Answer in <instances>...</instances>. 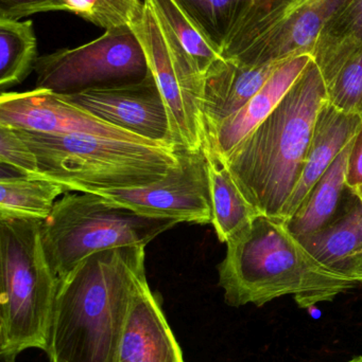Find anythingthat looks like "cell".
Wrapping results in <instances>:
<instances>
[{"label":"cell","mask_w":362,"mask_h":362,"mask_svg":"<svg viewBox=\"0 0 362 362\" xmlns=\"http://www.w3.org/2000/svg\"><path fill=\"white\" fill-rule=\"evenodd\" d=\"M62 97L114 127L174 150L167 107L151 71L138 82Z\"/></svg>","instance_id":"cell-11"},{"label":"cell","mask_w":362,"mask_h":362,"mask_svg":"<svg viewBox=\"0 0 362 362\" xmlns=\"http://www.w3.org/2000/svg\"><path fill=\"white\" fill-rule=\"evenodd\" d=\"M132 29L146 53L149 69L167 107L174 151L202 150L205 144L201 106L203 76L191 62L171 50L146 2L142 17Z\"/></svg>","instance_id":"cell-9"},{"label":"cell","mask_w":362,"mask_h":362,"mask_svg":"<svg viewBox=\"0 0 362 362\" xmlns=\"http://www.w3.org/2000/svg\"><path fill=\"white\" fill-rule=\"evenodd\" d=\"M0 125L45 135L95 136L159 146L114 127L62 95L42 88L1 93Z\"/></svg>","instance_id":"cell-12"},{"label":"cell","mask_w":362,"mask_h":362,"mask_svg":"<svg viewBox=\"0 0 362 362\" xmlns=\"http://www.w3.org/2000/svg\"><path fill=\"white\" fill-rule=\"evenodd\" d=\"M179 165L165 177L131 189L99 192L108 204L149 218L198 225L212 223L208 161L202 150L176 151Z\"/></svg>","instance_id":"cell-10"},{"label":"cell","mask_w":362,"mask_h":362,"mask_svg":"<svg viewBox=\"0 0 362 362\" xmlns=\"http://www.w3.org/2000/svg\"><path fill=\"white\" fill-rule=\"evenodd\" d=\"M362 49V0H348L321 32L312 59L329 86Z\"/></svg>","instance_id":"cell-18"},{"label":"cell","mask_w":362,"mask_h":362,"mask_svg":"<svg viewBox=\"0 0 362 362\" xmlns=\"http://www.w3.org/2000/svg\"><path fill=\"white\" fill-rule=\"evenodd\" d=\"M35 88L69 95L138 82L148 76V59L132 27L106 30L82 46L38 57Z\"/></svg>","instance_id":"cell-8"},{"label":"cell","mask_w":362,"mask_h":362,"mask_svg":"<svg viewBox=\"0 0 362 362\" xmlns=\"http://www.w3.org/2000/svg\"><path fill=\"white\" fill-rule=\"evenodd\" d=\"M1 362H16V359H10V361H1Z\"/></svg>","instance_id":"cell-32"},{"label":"cell","mask_w":362,"mask_h":362,"mask_svg":"<svg viewBox=\"0 0 362 362\" xmlns=\"http://www.w3.org/2000/svg\"><path fill=\"white\" fill-rule=\"evenodd\" d=\"M329 103L362 120V49L327 86Z\"/></svg>","instance_id":"cell-26"},{"label":"cell","mask_w":362,"mask_h":362,"mask_svg":"<svg viewBox=\"0 0 362 362\" xmlns=\"http://www.w3.org/2000/svg\"><path fill=\"white\" fill-rule=\"evenodd\" d=\"M348 0H253L230 34L221 57L259 66L312 57L327 21Z\"/></svg>","instance_id":"cell-7"},{"label":"cell","mask_w":362,"mask_h":362,"mask_svg":"<svg viewBox=\"0 0 362 362\" xmlns=\"http://www.w3.org/2000/svg\"><path fill=\"white\" fill-rule=\"evenodd\" d=\"M42 221L0 219V358L46 351L59 280L40 235Z\"/></svg>","instance_id":"cell-5"},{"label":"cell","mask_w":362,"mask_h":362,"mask_svg":"<svg viewBox=\"0 0 362 362\" xmlns=\"http://www.w3.org/2000/svg\"><path fill=\"white\" fill-rule=\"evenodd\" d=\"M114 362H184L159 300L147 281L136 291Z\"/></svg>","instance_id":"cell-13"},{"label":"cell","mask_w":362,"mask_h":362,"mask_svg":"<svg viewBox=\"0 0 362 362\" xmlns=\"http://www.w3.org/2000/svg\"><path fill=\"white\" fill-rule=\"evenodd\" d=\"M66 0H0V18L19 21L38 13L67 11Z\"/></svg>","instance_id":"cell-28"},{"label":"cell","mask_w":362,"mask_h":362,"mask_svg":"<svg viewBox=\"0 0 362 362\" xmlns=\"http://www.w3.org/2000/svg\"><path fill=\"white\" fill-rule=\"evenodd\" d=\"M221 55L225 42L253 0H172Z\"/></svg>","instance_id":"cell-24"},{"label":"cell","mask_w":362,"mask_h":362,"mask_svg":"<svg viewBox=\"0 0 362 362\" xmlns=\"http://www.w3.org/2000/svg\"><path fill=\"white\" fill-rule=\"evenodd\" d=\"M361 124V117L342 112L329 101L321 108L301 178L283 210V223H287L297 212L338 155L354 139Z\"/></svg>","instance_id":"cell-16"},{"label":"cell","mask_w":362,"mask_h":362,"mask_svg":"<svg viewBox=\"0 0 362 362\" xmlns=\"http://www.w3.org/2000/svg\"><path fill=\"white\" fill-rule=\"evenodd\" d=\"M38 40L33 21L0 18V88L23 83L35 68Z\"/></svg>","instance_id":"cell-23"},{"label":"cell","mask_w":362,"mask_h":362,"mask_svg":"<svg viewBox=\"0 0 362 362\" xmlns=\"http://www.w3.org/2000/svg\"><path fill=\"white\" fill-rule=\"evenodd\" d=\"M329 90L314 59L276 110L222 160L259 215L282 221Z\"/></svg>","instance_id":"cell-2"},{"label":"cell","mask_w":362,"mask_h":362,"mask_svg":"<svg viewBox=\"0 0 362 362\" xmlns=\"http://www.w3.org/2000/svg\"><path fill=\"white\" fill-rule=\"evenodd\" d=\"M67 12L84 21L112 30L132 27L142 17L144 4L140 0H66Z\"/></svg>","instance_id":"cell-25"},{"label":"cell","mask_w":362,"mask_h":362,"mask_svg":"<svg viewBox=\"0 0 362 362\" xmlns=\"http://www.w3.org/2000/svg\"><path fill=\"white\" fill-rule=\"evenodd\" d=\"M355 279H356L357 282L362 283V255L361 257V259H359L358 264H357Z\"/></svg>","instance_id":"cell-30"},{"label":"cell","mask_w":362,"mask_h":362,"mask_svg":"<svg viewBox=\"0 0 362 362\" xmlns=\"http://www.w3.org/2000/svg\"><path fill=\"white\" fill-rule=\"evenodd\" d=\"M38 159V177L67 192L99 193L161 180L179 165L172 148L86 135H45L16 129Z\"/></svg>","instance_id":"cell-4"},{"label":"cell","mask_w":362,"mask_h":362,"mask_svg":"<svg viewBox=\"0 0 362 362\" xmlns=\"http://www.w3.org/2000/svg\"><path fill=\"white\" fill-rule=\"evenodd\" d=\"M353 140L312 187L297 212L285 223L295 235L303 236L318 231L337 215L344 189H348L346 171Z\"/></svg>","instance_id":"cell-20"},{"label":"cell","mask_w":362,"mask_h":362,"mask_svg":"<svg viewBox=\"0 0 362 362\" xmlns=\"http://www.w3.org/2000/svg\"><path fill=\"white\" fill-rule=\"evenodd\" d=\"M204 151L208 161L212 225L218 240L227 244L250 227L259 214L244 197L225 163L216 155Z\"/></svg>","instance_id":"cell-19"},{"label":"cell","mask_w":362,"mask_h":362,"mask_svg":"<svg viewBox=\"0 0 362 362\" xmlns=\"http://www.w3.org/2000/svg\"><path fill=\"white\" fill-rule=\"evenodd\" d=\"M0 165L14 170L19 175L38 177L35 155L16 129L0 125Z\"/></svg>","instance_id":"cell-27"},{"label":"cell","mask_w":362,"mask_h":362,"mask_svg":"<svg viewBox=\"0 0 362 362\" xmlns=\"http://www.w3.org/2000/svg\"><path fill=\"white\" fill-rule=\"evenodd\" d=\"M312 59V55L302 54L283 62L244 107L225 119L206 136L204 150L225 160L234 148L276 110Z\"/></svg>","instance_id":"cell-14"},{"label":"cell","mask_w":362,"mask_h":362,"mask_svg":"<svg viewBox=\"0 0 362 362\" xmlns=\"http://www.w3.org/2000/svg\"><path fill=\"white\" fill-rule=\"evenodd\" d=\"M179 223L149 218L108 204L87 192L64 195L42 221L40 235L47 261L57 280L89 255L110 249L144 246Z\"/></svg>","instance_id":"cell-6"},{"label":"cell","mask_w":362,"mask_h":362,"mask_svg":"<svg viewBox=\"0 0 362 362\" xmlns=\"http://www.w3.org/2000/svg\"><path fill=\"white\" fill-rule=\"evenodd\" d=\"M352 196L344 211L327 226L298 238L323 265L358 283L355 274L362 255V202Z\"/></svg>","instance_id":"cell-17"},{"label":"cell","mask_w":362,"mask_h":362,"mask_svg":"<svg viewBox=\"0 0 362 362\" xmlns=\"http://www.w3.org/2000/svg\"><path fill=\"white\" fill-rule=\"evenodd\" d=\"M346 189L362 202V124L353 140L349 157Z\"/></svg>","instance_id":"cell-29"},{"label":"cell","mask_w":362,"mask_h":362,"mask_svg":"<svg viewBox=\"0 0 362 362\" xmlns=\"http://www.w3.org/2000/svg\"><path fill=\"white\" fill-rule=\"evenodd\" d=\"M144 2L152 10L171 50L191 62L204 78L210 66L221 55L206 42L172 0H144Z\"/></svg>","instance_id":"cell-22"},{"label":"cell","mask_w":362,"mask_h":362,"mask_svg":"<svg viewBox=\"0 0 362 362\" xmlns=\"http://www.w3.org/2000/svg\"><path fill=\"white\" fill-rule=\"evenodd\" d=\"M144 246L89 255L59 281L46 352L50 362H114L132 302L147 281Z\"/></svg>","instance_id":"cell-1"},{"label":"cell","mask_w":362,"mask_h":362,"mask_svg":"<svg viewBox=\"0 0 362 362\" xmlns=\"http://www.w3.org/2000/svg\"><path fill=\"white\" fill-rule=\"evenodd\" d=\"M286 59L259 66L223 57L215 62L204 76L201 106L205 139L221 122L244 107Z\"/></svg>","instance_id":"cell-15"},{"label":"cell","mask_w":362,"mask_h":362,"mask_svg":"<svg viewBox=\"0 0 362 362\" xmlns=\"http://www.w3.org/2000/svg\"><path fill=\"white\" fill-rule=\"evenodd\" d=\"M218 276L233 308L293 296L300 308H310L358 284L320 263L286 223L263 215L227 243Z\"/></svg>","instance_id":"cell-3"},{"label":"cell","mask_w":362,"mask_h":362,"mask_svg":"<svg viewBox=\"0 0 362 362\" xmlns=\"http://www.w3.org/2000/svg\"><path fill=\"white\" fill-rule=\"evenodd\" d=\"M65 187L45 178L2 174L0 178V219L45 221L52 212Z\"/></svg>","instance_id":"cell-21"},{"label":"cell","mask_w":362,"mask_h":362,"mask_svg":"<svg viewBox=\"0 0 362 362\" xmlns=\"http://www.w3.org/2000/svg\"><path fill=\"white\" fill-rule=\"evenodd\" d=\"M349 362H362V356L356 357V358L352 359V361Z\"/></svg>","instance_id":"cell-31"}]
</instances>
